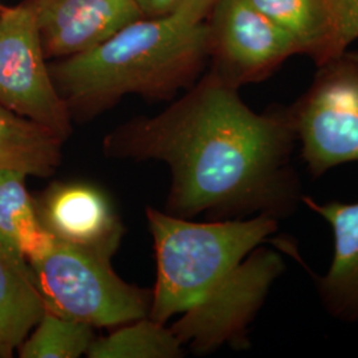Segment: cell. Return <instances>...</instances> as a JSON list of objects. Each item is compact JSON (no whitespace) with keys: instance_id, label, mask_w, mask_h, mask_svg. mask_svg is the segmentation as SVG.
Here are the masks:
<instances>
[{"instance_id":"6da1fadb","label":"cell","mask_w":358,"mask_h":358,"mask_svg":"<svg viewBox=\"0 0 358 358\" xmlns=\"http://www.w3.org/2000/svg\"><path fill=\"white\" fill-rule=\"evenodd\" d=\"M296 145L289 106L257 113L238 88L208 71L159 115L131 120L106 134L103 152L166 164L171 215L280 220L303 203Z\"/></svg>"},{"instance_id":"7a4b0ae2","label":"cell","mask_w":358,"mask_h":358,"mask_svg":"<svg viewBox=\"0 0 358 358\" xmlns=\"http://www.w3.org/2000/svg\"><path fill=\"white\" fill-rule=\"evenodd\" d=\"M215 1L187 0L164 16H143L99 47L50 64L72 118L92 120L128 94L169 100L192 88L210 62Z\"/></svg>"},{"instance_id":"3957f363","label":"cell","mask_w":358,"mask_h":358,"mask_svg":"<svg viewBox=\"0 0 358 358\" xmlns=\"http://www.w3.org/2000/svg\"><path fill=\"white\" fill-rule=\"evenodd\" d=\"M146 219L157 260L149 317L161 324L207 299L279 226L266 215L192 222L153 207Z\"/></svg>"},{"instance_id":"277c9868","label":"cell","mask_w":358,"mask_h":358,"mask_svg":"<svg viewBox=\"0 0 358 358\" xmlns=\"http://www.w3.org/2000/svg\"><path fill=\"white\" fill-rule=\"evenodd\" d=\"M28 264L44 307L62 317L101 328L149 316L152 291L124 282L108 257L55 238Z\"/></svg>"},{"instance_id":"5b68a950","label":"cell","mask_w":358,"mask_h":358,"mask_svg":"<svg viewBox=\"0 0 358 358\" xmlns=\"http://www.w3.org/2000/svg\"><path fill=\"white\" fill-rule=\"evenodd\" d=\"M289 109L300 157L313 178L358 162V51L349 48L317 65Z\"/></svg>"},{"instance_id":"8992f818","label":"cell","mask_w":358,"mask_h":358,"mask_svg":"<svg viewBox=\"0 0 358 358\" xmlns=\"http://www.w3.org/2000/svg\"><path fill=\"white\" fill-rule=\"evenodd\" d=\"M0 105L66 141L72 115L56 90L31 0L0 6Z\"/></svg>"},{"instance_id":"52a82bcc","label":"cell","mask_w":358,"mask_h":358,"mask_svg":"<svg viewBox=\"0 0 358 358\" xmlns=\"http://www.w3.org/2000/svg\"><path fill=\"white\" fill-rule=\"evenodd\" d=\"M280 256L256 248L203 301L187 309L170 329L182 345L210 353L224 344H244L247 327L282 273Z\"/></svg>"},{"instance_id":"ba28073f","label":"cell","mask_w":358,"mask_h":358,"mask_svg":"<svg viewBox=\"0 0 358 358\" xmlns=\"http://www.w3.org/2000/svg\"><path fill=\"white\" fill-rule=\"evenodd\" d=\"M210 72L241 90L297 56L291 38L248 0H217L208 15Z\"/></svg>"},{"instance_id":"9c48e42d","label":"cell","mask_w":358,"mask_h":358,"mask_svg":"<svg viewBox=\"0 0 358 358\" xmlns=\"http://www.w3.org/2000/svg\"><path fill=\"white\" fill-rule=\"evenodd\" d=\"M47 59L90 51L143 17L137 0H31Z\"/></svg>"},{"instance_id":"30bf717a","label":"cell","mask_w":358,"mask_h":358,"mask_svg":"<svg viewBox=\"0 0 358 358\" xmlns=\"http://www.w3.org/2000/svg\"><path fill=\"white\" fill-rule=\"evenodd\" d=\"M43 226L64 243L112 259L124 226L101 190L80 182H56L36 203Z\"/></svg>"},{"instance_id":"8fae6325","label":"cell","mask_w":358,"mask_h":358,"mask_svg":"<svg viewBox=\"0 0 358 358\" xmlns=\"http://www.w3.org/2000/svg\"><path fill=\"white\" fill-rule=\"evenodd\" d=\"M303 203L322 217L333 234L332 263L316 279L321 304L333 319L358 322V202H316L304 195Z\"/></svg>"},{"instance_id":"7c38bea8","label":"cell","mask_w":358,"mask_h":358,"mask_svg":"<svg viewBox=\"0 0 358 358\" xmlns=\"http://www.w3.org/2000/svg\"><path fill=\"white\" fill-rule=\"evenodd\" d=\"M294 41L316 66L340 55L333 0H248Z\"/></svg>"},{"instance_id":"4fadbf2b","label":"cell","mask_w":358,"mask_h":358,"mask_svg":"<svg viewBox=\"0 0 358 358\" xmlns=\"http://www.w3.org/2000/svg\"><path fill=\"white\" fill-rule=\"evenodd\" d=\"M44 312L28 262L0 243V357H13Z\"/></svg>"},{"instance_id":"5bb4252c","label":"cell","mask_w":358,"mask_h":358,"mask_svg":"<svg viewBox=\"0 0 358 358\" xmlns=\"http://www.w3.org/2000/svg\"><path fill=\"white\" fill-rule=\"evenodd\" d=\"M27 177L19 170L0 169V243L29 262L48 251L55 236L38 217Z\"/></svg>"},{"instance_id":"9a60e30c","label":"cell","mask_w":358,"mask_h":358,"mask_svg":"<svg viewBox=\"0 0 358 358\" xmlns=\"http://www.w3.org/2000/svg\"><path fill=\"white\" fill-rule=\"evenodd\" d=\"M64 142L50 129L0 105V169L50 177L60 166Z\"/></svg>"},{"instance_id":"2e32d148","label":"cell","mask_w":358,"mask_h":358,"mask_svg":"<svg viewBox=\"0 0 358 358\" xmlns=\"http://www.w3.org/2000/svg\"><path fill=\"white\" fill-rule=\"evenodd\" d=\"M183 353V345L171 329L148 316L108 336L96 337L87 357L179 358Z\"/></svg>"},{"instance_id":"e0dca14e","label":"cell","mask_w":358,"mask_h":358,"mask_svg":"<svg viewBox=\"0 0 358 358\" xmlns=\"http://www.w3.org/2000/svg\"><path fill=\"white\" fill-rule=\"evenodd\" d=\"M96 338L93 327L45 309L34 332L19 346L22 358H77L87 355Z\"/></svg>"},{"instance_id":"ac0fdd59","label":"cell","mask_w":358,"mask_h":358,"mask_svg":"<svg viewBox=\"0 0 358 358\" xmlns=\"http://www.w3.org/2000/svg\"><path fill=\"white\" fill-rule=\"evenodd\" d=\"M337 17V38L344 52L358 40V0H333Z\"/></svg>"},{"instance_id":"d6986e66","label":"cell","mask_w":358,"mask_h":358,"mask_svg":"<svg viewBox=\"0 0 358 358\" xmlns=\"http://www.w3.org/2000/svg\"><path fill=\"white\" fill-rule=\"evenodd\" d=\"M187 0H137L145 17L164 16L176 11Z\"/></svg>"}]
</instances>
